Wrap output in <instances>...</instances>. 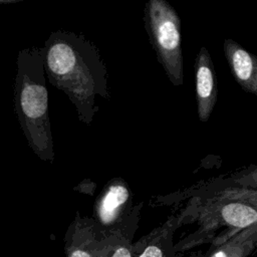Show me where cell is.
Wrapping results in <instances>:
<instances>
[{"label":"cell","mask_w":257,"mask_h":257,"mask_svg":"<svg viewBox=\"0 0 257 257\" xmlns=\"http://www.w3.org/2000/svg\"><path fill=\"white\" fill-rule=\"evenodd\" d=\"M181 225V215H171L161 226L134 243L135 257H179V253L175 250L173 237Z\"/></svg>","instance_id":"obj_8"},{"label":"cell","mask_w":257,"mask_h":257,"mask_svg":"<svg viewBox=\"0 0 257 257\" xmlns=\"http://www.w3.org/2000/svg\"><path fill=\"white\" fill-rule=\"evenodd\" d=\"M195 94L199 119L209 120L217 101L218 86L213 61L209 50L202 46L196 56L195 64Z\"/></svg>","instance_id":"obj_7"},{"label":"cell","mask_w":257,"mask_h":257,"mask_svg":"<svg viewBox=\"0 0 257 257\" xmlns=\"http://www.w3.org/2000/svg\"><path fill=\"white\" fill-rule=\"evenodd\" d=\"M19 103L26 133L35 153L44 161L54 159L48 117V92L44 81L41 54L33 50L26 55Z\"/></svg>","instance_id":"obj_3"},{"label":"cell","mask_w":257,"mask_h":257,"mask_svg":"<svg viewBox=\"0 0 257 257\" xmlns=\"http://www.w3.org/2000/svg\"><path fill=\"white\" fill-rule=\"evenodd\" d=\"M257 244V223L242 229L224 242L211 245L204 257H249Z\"/></svg>","instance_id":"obj_10"},{"label":"cell","mask_w":257,"mask_h":257,"mask_svg":"<svg viewBox=\"0 0 257 257\" xmlns=\"http://www.w3.org/2000/svg\"><path fill=\"white\" fill-rule=\"evenodd\" d=\"M255 167H253L254 169ZM208 182L192 193L193 201L180 215L182 224L197 221L198 229L175 244L180 253L199 243L217 245L257 223L256 171Z\"/></svg>","instance_id":"obj_1"},{"label":"cell","mask_w":257,"mask_h":257,"mask_svg":"<svg viewBox=\"0 0 257 257\" xmlns=\"http://www.w3.org/2000/svg\"><path fill=\"white\" fill-rule=\"evenodd\" d=\"M144 23L157 59L175 86L184 82L181 21L166 0H149L144 8Z\"/></svg>","instance_id":"obj_4"},{"label":"cell","mask_w":257,"mask_h":257,"mask_svg":"<svg viewBox=\"0 0 257 257\" xmlns=\"http://www.w3.org/2000/svg\"><path fill=\"white\" fill-rule=\"evenodd\" d=\"M143 202L133 205V192L120 177L110 179L93 205L92 220L103 235H110L139 220Z\"/></svg>","instance_id":"obj_5"},{"label":"cell","mask_w":257,"mask_h":257,"mask_svg":"<svg viewBox=\"0 0 257 257\" xmlns=\"http://www.w3.org/2000/svg\"><path fill=\"white\" fill-rule=\"evenodd\" d=\"M223 49L235 81L244 91L257 95L256 56L230 38L224 40Z\"/></svg>","instance_id":"obj_9"},{"label":"cell","mask_w":257,"mask_h":257,"mask_svg":"<svg viewBox=\"0 0 257 257\" xmlns=\"http://www.w3.org/2000/svg\"><path fill=\"white\" fill-rule=\"evenodd\" d=\"M130 228H138V222L110 235H103L95 228L92 218L76 213L64 237L66 257H110L122 232Z\"/></svg>","instance_id":"obj_6"},{"label":"cell","mask_w":257,"mask_h":257,"mask_svg":"<svg viewBox=\"0 0 257 257\" xmlns=\"http://www.w3.org/2000/svg\"><path fill=\"white\" fill-rule=\"evenodd\" d=\"M189 257H204V254H201V253H194V254L190 255Z\"/></svg>","instance_id":"obj_12"},{"label":"cell","mask_w":257,"mask_h":257,"mask_svg":"<svg viewBox=\"0 0 257 257\" xmlns=\"http://www.w3.org/2000/svg\"><path fill=\"white\" fill-rule=\"evenodd\" d=\"M41 57L50 83L67 95L78 119L89 125L99 109L96 96L109 98L107 70L97 47L82 34L58 30L46 41Z\"/></svg>","instance_id":"obj_2"},{"label":"cell","mask_w":257,"mask_h":257,"mask_svg":"<svg viewBox=\"0 0 257 257\" xmlns=\"http://www.w3.org/2000/svg\"><path fill=\"white\" fill-rule=\"evenodd\" d=\"M137 228H130L122 232L119 241L110 257H135V245L132 242Z\"/></svg>","instance_id":"obj_11"}]
</instances>
